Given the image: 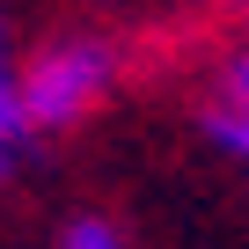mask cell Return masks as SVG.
Here are the masks:
<instances>
[{
    "label": "cell",
    "mask_w": 249,
    "mask_h": 249,
    "mask_svg": "<svg viewBox=\"0 0 249 249\" xmlns=\"http://www.w3.org/2000/svg\"><path fill=\"white\" fill-rule=\"evenodd\" d=\"M103 81H110V52L103 44H52V52L30 59V73L15 88H22V110H30L37 132H59V124L88 117V103L103 95Z\"/></svg>",
    "instance_id": "1"
},
{
    "label": "cell",
    "mask_w": 249,
    "mask_h": 249,
    "mask_svg": "<svg viewBox=\"0 0 249 249\" xmlns=\"http://www.w3.org/2000/svg\"><path fill=\"white\" fill-rule=\"evenodd\" d=\"M205 132H213L227 154L249 161V52L227 59V73H220V103L205 110Z\"/></svg>",
    "instance_id": "2"
},
{
    "label": "cell",
    "mask_w": 249,
    "mask_h": 249,
    "mask_svg": "<svg viewBox=\"0 0 249 249\" xmlns=\"http://www.w3.org/2000/svg\"><path fill=\"white\" fill-rule=\"evenodd\" d=\"M30 110H22V88H0V176H15L22 147H30Z\"/></svg>",
    "instance_id": "3"
},
{
    "label": "cell",
    "mask_w": 249,
    "mask_h": 249,
    "mask_svg": "<svg viewBox=\"0 0 249 249\" xmlns=\"http://www.w3.org/2000/svg\"><path fill=\"white\" fill-rule=\"evenodd\" d=\"M66 249H124V242H117L110 220H73L66 227Z\"/></svg>",
    "instance_id": "4"
},
{
    "label": "cell",
    "mask_w": 249,
    "mask_h": 249,
    "mask_svg": "<svg viewBox=\"0 0 249 249\" xmlns=\"http://www.w3.org/2000/svg\"><path fill=\"white\" fill-rule=\"evenodd\" d=\"M0 88H15V81H8V30H0Z\"/></svg>",
    "instance_id": "5"
}]
</instances>
